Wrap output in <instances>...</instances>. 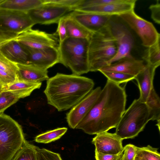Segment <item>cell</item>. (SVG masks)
<instances>
[{
    "instance_id": "obj_14",
    "label": "cell",
    "mask_w": 160,
    "mask_h": 160,
    "mask_svg": "<svg viewBox=\"0 0 160 160\" xmlns=\"http://www.w3.org/2000/svg\"><path fill=\"white\" fill-rule=\"evenodd\" d=\"M137 1V0H119L114 3L82 8L74 11L102 15L118 16L134 9Z\"/></svg>"
},
{
    "instance_id": "obj_20",
    "label": "cell",
    "mask_w": 160,
    "mask_h": 160,
    "mask_svg": "<svg viewBox=\"0 0 160 160\" xmlns=\"http://www.w3.org/2000/svg\"><path fill=\"white\" fill-rule=\"evenodd\" d=\"M17 80L31 83H40L49 78L47 70L41 69L31 64H17Z\"/></svg>"
},
{
    "instance_id": "obj_16",
    "label": "cell",
    "mask_w": 160,
    "mask_h": 160,
    "mask_svg": "<svg viewBox=\"0 0 160 160\" xmlns=\"http://www.w3.org/2000/svg\"><path fill=\"white\" fill-rule=\"evenodd\" d=\"M146 64L143 60L136 59L132 56L102 67L98 71L118 72L135 76L145 68Z\"/></svg>"
},
{
    "instance_id": "obj_10",
    "label": "cell",
    "mask_w": 160,
    "mask_h": 160,
    "mask_svg": "<svg viewBox=\"0 0 160 160\" xmlns=\"http://www.w3.org/2000/svg\"><path fill=\"white\" fill-rule=\"evenodd\" d=\"M56 32L48 33L32 28L19 34L15 39L23 46L35 49L58 48L59 39Z\"/></svg>"
},
{
    "instance_id": "obj_8",
    "label": "cell",
    "mask_w": 160,
    "mask_h": 160,
    "mask_svg": "<svg viewBox=\"0 0 160 160\" xmlns=\"http://www.w3.org/2000/svg\"><path fill=\"white\" fill-rule=\"evenodd\" d=\"M112 17L109 21V23L116 40L117 51L116 55L105 66L123 58L132 56L131 52L134 44V38L128 28L122 22L113 20Z\"/></svg>"
},
{
    "instance_id": "obj_21",
    "label": "cell",
    "mask_w": 160,
    "mask_h": 160,
    "mask_svg": "<svg viewBox=\"0 0 160 160\" xmlns=\"http://www.w3.org/2000/svg\"><path fill=\"white\" fill-rule=\"evenodd\" d=\"M17 64L0 52V82L6 86L17 81Z\"/></svg>"
},
{
    "instance_id": "obj_15",
    "label": "cell",
    "mask_w": 160,
    "mask_h": 160,
    "mask_svg": "<svg viewBox=\"0 0 160 160\" xmlns=\"http://www.w3.org/2000/svg\"><path fill=\"white\" fill-rule=\"evenodd\" d=\"M122 140L115 133L104 132L97 134L92 142L95 147V151L104 154L117 155L124 150Z\"/></svg>"
},
{
    "instance_id": "obj_13",
    "label": "cell",
    "mask_w": 160,
    "mask_h": 160,
    "mask_svg": "<svg viewBox=\"0 0 160 160\" xmlns=\"http://www.w3.org/2000/svg\"><path fill=\"white\" fill-rule=\"evenodd\" d=\"M24 47L28 54L30 64L41 69L48 70L59 62L58 48H49L35 49Z\"/></svg>"
},
{
    "instance_id": "obj_29",
    "label": "cell",
    "mask_w": 160,
    "mask_h": 160,
    "mask_svg": "<svg viewBox=\"0 0 160 160\" xmlns=\"http://www.w3.org/2000/svg\"><path fill=\"white\" fill-rule=\"evenodd\" d=\"M136 157L143 160H160V154L158 148L152 147L150 145L146 147H136Z\"/></svg>"
},
{
    "instance_id": "obj_30",
    "label": "cell",
    "mask_w": 160,
    "mask_h": 160,
    "mask_svg": "<svg viewBox=\"0 0 160 160\" xmlns=\"http://www.w3.org/2000/svg\"><path fill=\"white\" fill-rule=\"evenodd\" d=\"M16 93L9 91H3L0 94V114L20 99Z\"/></svg>"
},
{
    "instance_id": "obj_34",
    "label": "cell",
    "mask_w": 160,
    "mask_h": 160,
    "mask_svg": "<svg viewBox=\"0 0 160 160\" xmlns=\"http://www.w3.org/2000/svg\"><path fill=\"white\" fill-rule=\"evenodd\" d=\"M136 146L129 144L123 147V153L121 160H135L136 157Z\"/></svg>"
},
{
    "instance_id": "obj_3",
    "label": "cell",
    "mask_w": 160,
    "mask_h": 160,
    "mask_svg": "<svg viewBox=\"0 0 160 160\" xmlns=\"http://www.w3.org/2000/svg\"><path fill=\"white\" fill-rule=\"evenodd\" d=\"M117 47L109 22L105 26L95 32L89 40L88 59L90 71L96 72L116 55Z\"/></svg>"
},
{
    "instance_id": "obj_2",
    "label": "cell",
    "mask_w": 160,
    "mask_h": 160,
    "mask_svg": "<svg viewBox=\"0 0 160 160\" xmlns=\"http://www.w3.org/2000/svg\"><path fill=\"white\" fill-rule=\"evenodd\" d=\"M94 85L90 78L58 73L47 81L44 92L48 103L62 111L77 104L92 90Z\"/></svg>"
},
{
    "instance_id": "obj_42",
    "label": "cell",
    "mask_w": 160,
    "mask_h": 160,
    "mask_svg": "<svg viewBox=\"0 0 160 160\" xmlns=\"http://www.w3.org/2000/svg\"><path fill=\"white\" fill-rule=\"evenodd\" d=\"M4 1V0H0V4H1Z\"/></svg>"
},
{
    "instance_id": "obj_36",
    "label": "cell",
    "mask_w": 160,
    "mask_h": 160,
    "mask_svg": "<svg viewBox=\"0 0 160 160\" xmlns=\"http://www.w3.org/2000/svg\"><path fill=\"white\" fill-rule=\"evenodd\" d=\"M159 0L156 1L155 4H152L149 7L151 12V17L153 21L156 23H160V2Z\"/></svg>"
},
{
    "instance_id": "obj_11",
    "label": "cell",
    "mask_w": 160,
    "mask_h": 160,
    "mask_svg": "<svg viewBox=\"0 0 160 160\" xmlns=\"http://www.w3.org/2000/svg\"><path fill=\"white\" fill-rule=\"evenodd\" d=\"M73 11L71 8L43 4L27 13L35 24L48 25L58 23L60 19Z\"/></svg>"
},
{
    "instance_id": "obj_24",
    "label": "cell",
    "mask_w": 160,
    "mask_h": 160,
    "mask_svg": "<svg viewBox=\"0 0 160 160\" xmlns=\"http://www.w3.org/2000/svg\"><path fill=\"white\" fill-rule=\"evenodd\" d=\"M42 82L31 83L17 80L8 86H5L4 91L12 92L18 95L20 98L29 96L34 90L39 88Z\"/></svg>"
},
{
    "instance_id": "obj_25",
    "label": "cell",
    "mask_w": 160,
    "mask_h": 160,
    "mask_svg": "<svg viewBox=\"0 0 160 160\" xmlns=\"http://www.w3.org/2000/svg\"><path fill=\"white\" fill-rule=\"evenodd\" d=\"M146 103L149 110L150 120L160 121V100L154 88L148 97Z\"/></svg>"
},
{
    "instance_id": "obj_33",
    "label": "cell",
    "mask_w": 160,
    "mask_h": 160,
    "mask_svg": "<svg viewBox=\"0 0 160 160\" xmlns=\"http://www.w3.org/2000/svg\"><path fill=\"white\" fill-rule=\"evenodd\" d=\"M43 4H50L72 8L74 9L80 3L82 0H42Z\"/></svg>"
},
{
    "instance_id": "obj_31",
    "label": "cell",
    "mask_w": 160,
    "mask_h": 160,
    "mask_svg": "<svg viewBox=\"0 0 160 160\" xmlns=\"http://www.w3.org/2000/svg\"><path fill=\"white\" fill-rule=\"evenodd\" d=\"M100 72L108 78V80L118 84L133 80L135 77L133 75L118 72L104 71Z\"/></svg>"
},
{
    "instance_id": "obj_41",
    "label": "cell",
    "mask_w": 160,
    "mask_h": 160,
    "mask_svg": "<svg viewBox=\"0 0 160 160\" xmlns=\"http://www.w3.org/2000/svg\"><path fill=\"white\" fill-rule=\"evenodd\" d=\"M135 160H143L142 159L140 158H138L137 157H136Z\"/></svg>"
},
{
    "instance_id": "obj_32",
    "label": "cell",
    "mask_w": 160,
    "mask_h": 160,
    "mask_svg": "<svg viewBox=\"0 0 160 160\" xmlns=\"http://www.w3.org/2000/svg\"><path fill=\"white\" fill-rule=\"evenodd\" d=\"M37 160H62L59 154L36 147Z\"/></svg>"
},
{
    "instance_id": "obj_23",
    "label": "cell",
    "mask_w": 160,
    "mask_h": 160,
    "mask_svg": "<svg viewBox=\"0 0 160 160\" xmlns=\"http://www.w3.org/2000/svg\"><path fill=\"white\" fill-rule=\"evenodd\" d=\"M43 4L42 0H4L0 8L27 12Z\"/></svg>"
},
{
    "instance_id": "obj_38",
    "label": "cell",
    "mask_w": 160,
    "mask_h": 160,
    "mask_svg": "<svg viewBox=\"0 0 160 160\" xmlns=\"http://www.w3.org/2000/svg\"><path fill=\"white\" fill-rule=\"evenodd\" d=\"M123 151L117 155L104 154L95 151V158L96 160H117Z\"/></svg>"
},
{
    "instance_id": "obj_27",
    "label": "cell",
    "mask_w": 160,
    "mask_h": 160,
    "mask_svg": "<svg viewBox=\"0 0 160 160\" xmlns=\"http://www.w3.org/2000/svg\"><path fill=\"white\" fill-rule=\"evenodd\" d=\"M160 38L152 46L147 48L142 58L147 63L157 68L160 65Z\"/></svg>"
},
{
    "instance_id": "obj_9",
    "label": "cell",
    "mask_w": 160,
    "mask_h": 160,
    "mask_svg": "<svg viewBox=\"0 0 160 160\" xmlns=\"http://www.w3.org/2000/svg\"><path fill=\"white\" fill-rule=\"evenodd\" d=\"M35 24L27 12L0 8V31L19 34Z\"/></svg>"
},
{
    "instance_id": "obj_5",
    "label": "cell",
    "mask_w": 160,
    "mask_h": 160,
    "mask_svg": "<svg viewBox=\"0 0 160 160\" xmlns=\"http://www.w3.org/2000/svg\"><path fill=\"white\" fill-rule=\"evenodd\" d=\"M150 120L146 103L135 99L122 115L115 133L122 140L133 138L143 130Z\"/></svg>"
},
{
    "instance_id": "obj_35",
    "label": "cell",
    "mask_w": 160,
    "mask_h": 160,
    "mask_svg": "<svg viewBox=\"0 0 160 160\" xmlns=\"http://www.w3.org/2000/svg\"><path fill=\"white\" fill-rule=\"evenodd\" d=\"M65 17L60 19L58 23V26L56 33L59 37V43L63 41L68 37Z\"/></svg>"
},
{
    "instance_id": "obj_19",
    "label": "cell",
    "mask_w": 160,
    "mask_h": 160,
    "mask_svg": "<svg viewBox=\"0 0 160 160\" xmlns=\"http://www.w3.org/2000/svg\"><path fill=\"white\" fill-rule=\"evenodd\" d=\"M157 68L146 63L145 68L135 77L140 91L138 99L142 102H146L152 89L154 88L153 80Z\"/></svg>"
},
{
    "instance_id": "obj_40",
    "label": "cell",
    "mask_w": 160,
    "mask_h": 160,
    "mask_svg": "<svg viewBox=\"0 0 160 160\" xmlns=\"http://www.w3.org/2000/svg\"><path fill=\"white\" fill-rule=\"evenodd\" d=\"M123 153V152H122V153L120 155V156L118 158L117 160H121V158H122V156Z\"/></svg>"
},
{
    "instance_id": "obj_6",
    "label": "cell",
    "mask_w": 160,
    "mask_h": 160,
    "mask_svg": "<svg viewBox=\"0 0 160 160\" xmlns=\"http://www.w3.org/2000/svg\"><path fill=\"white\" fill-rule=\"evenodd\" d=\"M25 139L21 126L10 116L0 114V160H12Z\"/></svg>"
},
{
    "instance_id": "obj_39",
    "label": "cell",
    "mask_w": 160,
    "mask_h": 160,
    "mask_svg": "<svg viewBox=\"0 0 160 160\" xmlns=\"http://www.w3.org/2000/svg\"><path fill=\"white\" fill-rule=\"evenodd\" d=\"M5 86L0 82V94L4 91V88Z\"/></svg>"
},
{
    "instance_id": "obj_26",
    "label": "cell",
    "mask_w": 160,
    "mask_h": 160,
    "mask_svg": "<svg viewBox=\"0 0 160 160\" xmlns=\"http://www.w3.org/2000/svg\"><path fill=\"white\" fill-rule=\"evenodd\" d=\"M36 147L25 139L12 160H37Z\"/></svg>"
},
{
    "instance_id": "obj_22",
    "label": "cell",
    "mask_w": 160,
    "mask_h": 160,
    "mask_svg": "<svg viewBox=\"0 0 160 160\" xmlns=\"http://www.w3.org/2000/svg\"><path fill=\"white\" fill-rule=\"evenodd\" d=\"M68 37L89 40L94 32L88 30L68 14L65 17Z\"/></svg>"
},
{
    "instance_id": "obj_28",
    "label": "cell",
    "mask_w": 160,
    "mask_h": 160,
    "mask_svg": "<svg viewBox=\"0 0 160 160\" xmlns=\"http://www.w3.org/2000/svg\"><path fill=\"white\" fill-rule=\"evenodd\" d=\"M67 130V128L63 127L48 131L37 136L34 140L38 143H49L60 138Z\"/></svg>"
},
{
    "instance_id": "obj_17",
    "label": "cell",
    "mask_w": 160,
    "mask_h": 160,
    "mask_svg": "<svg viewBox=\"0 0 160 160\" xmlns=\"http://www.w3.org/2000/svg\"><path fill=\"white\" fill-rule=\"evenodd\" d=\"M69 15L86 28L94 32L106 25L112 16L73 11Z\"/></svg>"
},
{
    "instance_id": "obj_12",
    "label": "cell",
    "mask_w": 160,
    "mask_h": 160,
    "mask_svg": "<svg viewBox=\"0 0 160 160\" xmlns=\"http://www.w3.org/2000/svg\"><path fill=\"white\" fill-rule=\"evenodd\" d=\"M101 90L100 87L92 90L66 114L67 121L71 128H75L87 115L96 101Z\"/></svg>"
},
{
    "instance_id": "obj_4",
    "label": "cell",
    "mask_w": 160,
    "mask_h": 160,
    "mask_svg": "<svg viewBox=\"0 0 160 160\" xmlns=\"http://www.w3.org/2000/svg\"><path fill=\"white\" fill-rule=\"evenodd\" d=\"M89 40L67 37L59 43V63L71 70L72 74L80 75L90 71L88 59Z\"/></svg>"
},
{
    "instance_id": "obj_18",
    "label": "cell",
    "mask_w": 160,
    "mask_h": 160,
    "mask_svg": "<svg viewBox=\"0 0 160 160\" xmlns=\"http://www.w3.org/2000/svg\"><path fill=\"white\" fill-rule=\"evenodd\" d=\"M0 52L9 60L16 64H30L29 56L25 48L15 39L1 47Z\"/></svg>"
},
{
    "instance_id": "obj_37",
    "label": "cell",
    "mask_w": 160,
    "mask_h": 160,
    "mask_svg": "<svg viewBox=\"0 0 160 160\" xmlns=\"http://www.w3.org/2000/svg\"><path fill=\"white\" fill-rule=\"evenodd\" d=\"M18 34L0 31V48L9 41L15 39Z\"/></svg>"
},
{
    "instance_id": "obj_1",
    "label": "cell",
    "mask_w": 160,
    "mask_h": 160,
    "mask_svg": "<svg viewBox=\"0 0 160 160\" xmlns=\"http://www.w3.org/2000/svg\"><path fill=\"white\" fill-rule=\"evenodd\" d=\"M126 100L124 88L108 80L94 104L75 128L97 135L116 128L125 111Z\"/></svg>"
},
{
    "instance_id": "obj_7",
    "label": "cell",
    "mask_w": 160,
    "mask_h": 160,
    "mask_svg": "<svg viewBox=\"0 0 160 160\" xmlns=\"http://www.w3.org/2000/svg\"><path fill=\"white\" fill-rule=\"evenodd\" d=\"M118 16L136 33L143 46L148 48L160 38V34L153 24L137 14L134 9Z\"/></svg>"
}]
</instances>
